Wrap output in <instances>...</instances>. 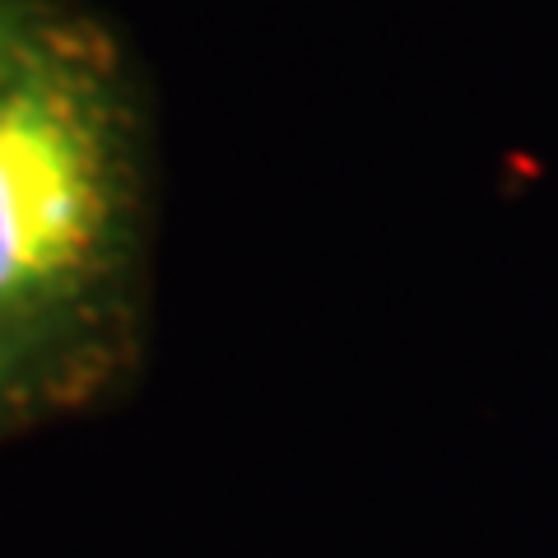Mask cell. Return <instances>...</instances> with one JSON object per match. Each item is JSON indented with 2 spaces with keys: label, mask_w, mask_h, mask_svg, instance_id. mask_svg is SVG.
Instances as JSON below:
<instances>
[{
  "label": "cell",
  "mask_w": 558,
  "mask_h": 558,
  "mask_svg": "<svg viewBox=\"0 0 558 558\" xmlns=\"http://www.w3.org/2000/svg\"><path fill=\"white\" fill-rule=\"evenodd\" d=\"M102 215V140L89 108L61 80L0 84V312L80 270Z\"/></svg>",
  "instance_id": "obj_1"
}]
</instances>
